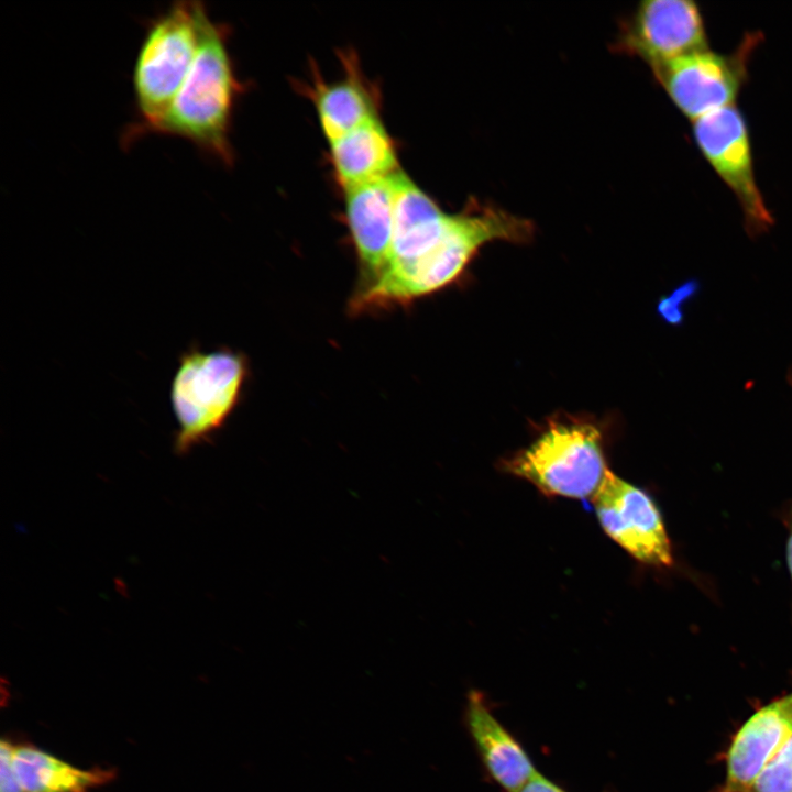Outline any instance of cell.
Segmentation results:
<instances>
[{"mask_svg":"<svg viewBox=\"0 0 792 792\" xmlns=\"http://www.w3.org/2000/svg\"><path fill=\"white\" fill-rule=\"evenodd\" d=\"M532 226L509 212L484 207L449 216L439 240L419 258L386 267L353 299V308L404 304L431 294L453 282L475 253L495 240L525 242Z\"/></svg>","mask_w":792,"mask_h":792,"instance_id":"obj_1","label":"cell"},{"mask_svg":"<svg viewBox=\"0 0 792 792\" xmlns=\"http://www.w3.org/2000/svg\"><path fill=\"white\" fill-rule=\"evenodd\" d=\"M228 38V26L207 15L194 64L167 111L148 133L183 138L202 153L231 165L232 118L244 86L235 74Z\"/></svg>","mask_w":792,"mask_h":792,"instance_id":"obj_2","label":"cell"},{"mask_svg":"<svg viewBox=\"0 0 792 792\" xmlns=\"http://www.w3.org/2000/svg\"><path fill=\"white\" fill-rule=\"evenodd\" d=\"M207 15L200 1H177L147 22L132 72L136 119L123 143L147 134L167 111L194 64Z\"/></svg>","mask_w":792,"mask_h":792,"instance_id":"obj_3","label":"cell"},{"mask_svg":"<svg viewBox=\"0 0 792 792\" xmlns=\"http://www.w3.org/2000/svg\"><path fill=\"white\" fill-rule=\"evenodd\" d=\"M246 373L244 356L230 350L205 352L191 345L182 353L170 385L177 453H187L221 429L239 403Z\"/></svg>","mask_w":792,"mask_h":792,"instance_id":"obj_4","label":"cell"},{"mask_svg":"<svg viewBox=\"0 0 792 792\" xmlns=\"http://www.w3.org/2000/svg\"><path fill=\"white\" fill-rule=\"evenodd\" d=\"M504 469L546 496L593 498L610 471L600 429L588 422H551Z\"/></svg>","mask_w":792,"mask_h":792,"instance_id":"obj_5","label":"cell"},{"mask_svg":"<svg viewBox=\"0 0 792 792\" xmlns=\"http://www.w3.org/2000/svg\"><path fill=\"white\" fill-rule=\"evenodd\" d=\"M761 38L757 32L748 33L732 53L706 47L651 69L674 106L694 121L735 105Z\"/></svg>","mask_w":792,"mask_h":792,"instance_id":"obj_6","label":"cell"},{"mask_svg":"<svg viewBox=\"0 0 792 792\" xmlns=\"http://www.w3.org/2000/svg\"><path fill=\"white\" fill-rule=\"evenodd\" d=\"M692 133L698 151L737 198L749 232L766 231L773 218L756 180L743 112L733 105L707 113L693 121Z\"/></svg>","mask_w":792,"mask_h":792,"instance_id":"obj_7","label":"cell"},{"mask_svg":"<svg viewBox=\"0 0 792 792\" xmlns=\"http://www.w3.org/2000/svg\"><path fill=\"white\" fill-rule=\"evenodd\" d=\"M592 502L602 529L628 554L646 564L672 565L662 516L645 491L609 471Z\"/></svg>","mask_w":792,"mask_h":792,"instance_id":"obj_8","label":"cell"},{"mask_svg":"<svg viewBox=\"0 0 792 792\" xmlns=\"http://www.w3.org/2000/svg\"><path fill=\"white\" fill-rule=\"evenodd\" d=\"M620 45L653 68L708 47L704 15L689 0L644 1L626 23Z\"/></svg>","mask_w":792,"mask_h":792,"instance_id":"obj_9","label":"cell"},{"mask_svg":"<svg viewBox=\"0 0 792 792\" xmlns=\"http://www.w3.org/2000/svg\"><path fill=\"white\" fill-rule=\"evenodd\" d=\"M399 172L344 190V217L361 265V289L381 275L388 261Z\"/></svg>","mask_w":792,"mask_h":792,"instance_id":"obj_10","label":"cell"},{"mask_svg":"<svg viewBox=\"0 0 792 792\" xmlns=\"http://www.w3.org/2000/svg\"><path fill=\"white\" fill-rule=\"evenodd\" d=\"M792 735V692L759 707L734 735L719 792H747Z\"/></svg>","mask_w":792,"mask_h":792,"instance_id":"obj_11","label":"cell"},{"mask_svg":"<svg viewBox=\"0 0 792 792\" xmlns=\"http://www.w3.org/2000/svg\"><path fill=\"white\" fill-rule=\"evenodd\" d=\"M340 56L344 69L341 78L324 81L315 67L312 82L305 87L328 143L372 119L380 118L377 88L364 76L352 51H343Z\"/></svg>","mask_w":792,"mask_h":792,"instance_id":"obj_12","label":"cell"},{"mask_svg":"<svg viewBox=\"0 0 792 792\" xmlns=\"http://www.w3.org/2000/svg\"><path fill=\"white\" fill-rule=\"evenodd\" d=\"M464 721L488 774L506 792L519 790L536 772L522 746L499 723L476 690L466 695Z\"/></svg>","mask_w":792,"mask_h":792,"instance_id":"obj_13","label":"cell"},{"mask_svg":"<svg viewBox=\"0 0 792 792\" xmlns=\"http://www.w3.org/2000/svg\"><path fill=\"white\" fill-rule=\"evenodd\" d=\"M449 216L450 213L444 212L422 188L400 170L397 177L392 245L385 268L408 264L422 256L441 237Z\"/></svg>","mask_w":792,"mask_h":792,"instance_id":"obj_14","label":"cell"},{"mask_svg":"<svg viewBox=\"0 0 792 792\" xmlns=\"http://www.w3.org/2000/svg\"><path fill=\"white\" fill-rule=\"evenodd\" d=\"M329 145L333 175L343 190L400 169L395 141L381 118L365 122Z\"/></svg>","mask_w":792,"mask_h":792,"instance_id":"obj_15","label":"cell"},{"mask_svg":"<svg viewBox=\"0 0 792 792\" xmlns=\"http://www.w3.org/2000/svg\"><path fill=\"white\" fill-rule=\"evenodd\" d=\"M13 766L23 792H89L114 777L113 770L79 769L29 745H13Z\"/></svg>","mask_w":792,"mask_h":792,"instance_id":"obj_16","label":"cell"},{"mask_svg":"<svg viewBox=\"0 0 792 792\" xmlns=\"http://www.w3.org/2000/svg\"><path fill=\"white\" fill-rule=\"evenodd\" d=\"M747 792H792V735L766 765Z\"/></svg>","mask_w":792,"mask_h":792,"instance_id":"obj_17","label":"cell"},{"mask_svg":"<svg viewBox=\"0 0 792 792\" xmlns=\"http://www.w3.org/2000/svg\"><path fill=\"white\" fill-rule=\"evenodd\" d=\"M0 792H23L13 766V745L0 744Z\"/></svg>","mask_w":792,"mask_h":792,"instance_id":"obj_18","label":"cell"},{"mask_svg":"<svg viewBox=\"0 0 792 792\" xmlns=\"http://www.w3.org/2000/svg\"><path fill=\"white\" fill-rule=\"evenodd\" d=\"M696 290V284L693 282L686 283L681 288L676 289V292L668 298V300L664 301V304H673V306L670 309H666L662 312L668 318L669 321L679 322V319L681 318L682 314L680 311V304L684 301L685 299L690 298L694 292Z\"/></svg>","mask_w":792,"mask_h":792,"instance_id":"obj_19","label":"cell"},{"mask_svg":"<svg viewBox=\"0 0 792 792\" xmlns=\"http://www.w3.org/2000/svg\"><path fill=\"white\" fill-rule=\"evenodd\" d=\"M516 792H566L538 771Z\"/></svg>","mask_w":792,"mask_h":792,"instance_id":"obj_20","label":"cell"},{"mask_svg":"<svg viewBox=\"0 0 792 792\" xmlns=\"http://www.w3.org/2000/svg\"><path fill=\"white\" fill-rule=\"evenodd\" d=\"M787 560H788V566L790 570V574L792 578V515L790 518L789 538H788V543H787Z\"/></svg>","mask_w":792,"mask_h":792,"instance_id":"obj_21","label":"cell"}]
</instances>
